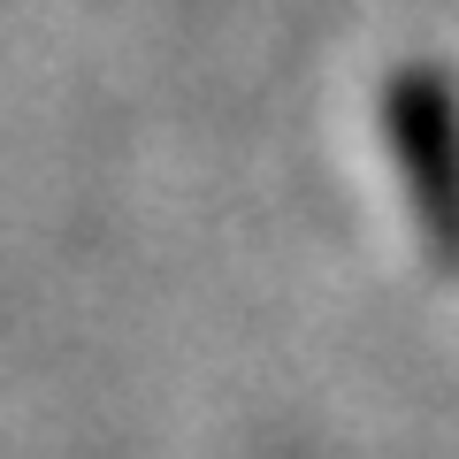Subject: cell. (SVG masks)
Listing matches in <instances>:
<instances>
[{
    "instance_id": "1",
    "label": "cell",
    "mask_w": 459,
    "mask_h": 459,
    "mask_svg": "<svg viewBox=\"0 0 459 459\" xmlns=\"http://www.w3.org/2000/svg\"><path fill=\"white\" fill-rule=\"evenodd\" d=\"M398 184L413 199V222L437 246L444 268H459V100L444 69H398L383 100Z\"/></svg>"
}]
</instances>
